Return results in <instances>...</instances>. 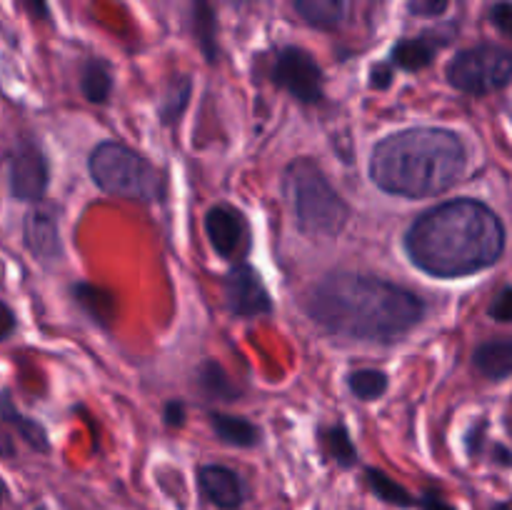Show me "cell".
Segmentation results:
<instances>
[{"instance_id": "cell-1", "label": "cell", "mask_w": 512, "mask_h": 510, "mask_svg": "<svg viewBox=\"0 0 512 510\" xmlns=\"http://www.w3.org/2000/svg\"><path fill=\"white\" fill-rule=\"evenodd\" d=\"M310 320L323 330L370 343H393L423 320L425 303L408 288L370 275H328L305 298Z\"/></svg>"}, {"instance_id": "cell-2", "label": "cell", "mask_w": 512, "mask_h": 510, "mask_svg": "<svg viewBox=\"0 0 512 510\" xmlns=\"http://www.w3.org/2000/svg\"><path fill=\"white\" fill-rule=\"evenodd\" d=\"M505 230L478 200H450L420 215L405 235L410 260L435 278H463L500 258Z\"/></svg>"}, {"instance_id": "cell-3", "label": "cell", "mask_w": 512, "mask_h": 510, "mask_svg": "<svg viewBox=\"0 0 512 510\" xmlns=\"http://www.w3.org/2000/svg\"><path fill=\"white\" fill-rule=\"evenodd\" d=\"M468 165V150L458 133L415 128L380 140L370 158V175L385 193L428 198L458 183Z\"/></svg>"}, {"instance_id": "cell-4", "label": "cell", "mask_w": 512, "mask_h": 510, "mask_svg": "<svg viewBox=\"0 0 512 510\" xmlns=\"http://www.w3.org/2000/svg\"><path fill=\"white\" fill-rule=\"evenodd\" d=\"M283 195L298 228L308 235H338L350 218L348 203L310 158H298L285 168Z\"/></svg>"}, {"instance_id": "cell-5", "label": "cell", "mask_w": 512, "mask_h": 510, "mask_svg": "<svg viewBox=\"0 0 512 510\" xmlns=\"http://www.w3.org/2000/svg\"><path fill=\"white\" fill-rule=\"evenodd\" d=\"M90 175L95 185L110 195L130 200H155L160 198L163 180L155 165L125 145L100 143L90 155Z\"/></svg>"}, {"instance_id": "cell-6", "label": "cell", "mask_w": 512, "mask_h": 510, "mask_svg": "<svg viewBox=\"0 0 512 510\" xmlns=\"http://www.w3.org/2000/svg\"><path fill=\"white\" fill-rule=\"evenodd\" d=\"M448 80L453 88L463 93H493L512 80V55L498 45H478V48L463 50L450 60Z\"/></svg>"}, {"instance_id": "cell-7", "label": "cell", "mask_w": 512, "mask_h": 510, "mask_svg": "<svg viewBox=\"0 0 512 510\" xmlns=\"http://www.w3.org/2000/svg\"><path fill=\"white\" fill-rule=\"evenodd\" d=\"M270 75H273L275 85L288 90L300 103L310 105L323 100V70L308 50L295 48V45L278 50Z\"/></svg>"}, {"instance_id": "cell-8", "label": "cell", "mask_w": 512, "mask_h": 510, "mask_svg": "<svg viewBox=\"0 0 512 510\" xmlns=\"http://www.w3.org/2000/svg\"><path fill=\"white\" fill-rule=\"evenodd\" d=\"M225 300H228V308L240 318H255L273 310V300L263 285V278L250 265H235L225 275Z\"/></svg>"}, {"instance_id": "cell-9", "label": "cell", "mask_w": 512, "mask_h": 510, "mask_svg": "<svg viewBox=\"0 0 512 510\" xmlns=\"http://www.w3.org/2000/svg\"><path fill=\"white\" fill-rule=\"evenodd\" d=\"M10 195L18 200H40L48 188V163L38 148H23L10 158Z\"/></svg>"}, {"instance_id": "cell-10", "label": "cell", "mask_w": 512, "mask_h": 510, "mask_svg": "<svg viewBox=\"0 0 512 510\" xmlns=\"http://www.w3.org/2000/svg\"><path fill=\"white\" fill-rule=\"evenodd\" d=\"M205 233H208L210 243L223 258H233V255L243 253V248L248 245V225H245L243 215L238 210L228 208V205H215V208L208 210Z\"/></svg>"}, {"instance_id": "cell-11", "label": "cell", "mask_w": 512, "mask_h": 510, "mask_svg": "<svg viewBox=\"0 0 512 510\" xmlns=\"http://www.w3.org/2000/svg\"><path fill=\"white\" fill-rule=\"evenodd\" d=\"M198 485L205 498L220 510H238L245 503L243 478L225 465H203L198 470Z\"/></svg>"}, {"instance_id": "cell-12", "label": "cell", "mask_w": 512, "mask_h": 510, "mask_svg": "<svg viewBox=\"0 0 512 510\" xmlns=\"http://www.w3.org/2000/svg\"><path fill=\"white\" fill-rule=\"evenodd\" d=\"M25 245L33 253V258L43 260V263H53L60 258L63 243H60L58 218L50 210H30L28 218H25Z\"/></svg>"}, {"instance_id": "cell-13", "label": "cell", "mask_w": 512, "mask_h": 510, "mask_svg": "<svg viewBox=\"0 0 512 510\" xmlns=\"http://www.w3.org/2000/svg\"><path fill=\"white\" fill-rule=\"evenodd\" d=\"M73 295L75 303H78L98 325H105V328H108L115 320V315H118V298H115L110 290H103L98 288V285L90 283H78L73 288Z\"/></svg>"}, {"instance_id": "cell-14", "label": "cell", "mask_w": 512, "mask_h": 510, "mask_svg": "<svg viewBox=\"0 0 512 510\" xmlns=\"http://www.w3.org/2000/svg\"><path fill=\"white\" fill-rule=\"evenodd\" d=\"M475 368L490 380H503L512 373V340H493L475 350Z\"/></svg>"}, {"instance_id": "cell-15", "label": "cell", "mask_w": 512, "mask_h": 510, "mask_svg": "<svg viewBox=\"0 0 512 510\" xmlns=\"http://www.w3.org/2000/svg\"><path fill=\"white\" fill-rule=\"evenodd\" d=\"M210 425H213L215 435H218L223 443L238 445V448H250V445L258 443L260 433L250 420L238 418V415H225V413H213L210 415Z\"/></svg>"}, {"instance_id": "cell-16", "label": "cell", "mask_w": 512, "mask_h": 510, "mask_svg": "<svg viewBox=\"0 0 512 510\" xmlns=\"http://www.w3.org/2000/svg\"><path fill=\"white\" fill-rule=\"evenodd\" d=\"M435 45L428 38L400 40L393 48V63L403 70H423L433 63Z\"/></svg>"}, {"instance_id": "cell-17", "label": "cell", "mask_w": 512, "mask_h": 510, "mask_svg": "<svg viewBox=\"0 0 512 510\" xmlns=\"http://www.w3.org/2000/svg\"><path fill=\"white\" fill-rule=\"evenodd\" d=\"M295 10L315 28H335L343 20V0H293Z\"/></svg>"}, {"instance_id": "cell-18", "label": "cell", "mask_w": 512, "mask_h": 510, "mask_svg": "<svg viewBox=\"0 0 512 510\" xmlns=\"http://www.w3.org/2000/svg\"><path fill=\"white\" fill-rule=\"evenodd\" d=\"M80 90L90 103H105L113 90V75H110L108 65L100 60H90L85 63L83 73H80Z\"/></svg>"}, {"instance_id": "cell-19", "label": "cell", "mask_w": 512, "mask_h": 510, "mask_svg": "<svg viewBox=\"0 0 512 510\" xmlns=\"http://www.w3.org/2000/svg\"><path fill=\"white\" fill-rule=\"evenodd\" d=\"M365 480H368V488L373 490V495H378L383 503L398 505V508H413L415 505L413 495H410L408 490L398 483V480H393L390 475H385L383 470L368 468L365 470Z\"/></svg>"}, {"instance_id": "cell-20", "label": "cell", "mask_w": 512, "mask_h": 510, "mask_svg": "<svg viewBox=\"0 0 512 510\" xmlns=\"http://www.w3.org/2000/svg\"><path fill=\"white\" fill-rule=\"evenodd\" d=\"M320 440H323V448L340 468H353L358 463V453H355V445L350 440L348 430L343 425H333V428H325L320 433Z\"/></svg>"}, {"instance_id": "cell-21", "label": "cell", "mask_w": 512, "mask_h": 510, "mask_svg": "<svg viewBox=\"0 0 512 510\" xmlns=\"http://www.w3.org/2000/svg\"><path fill=\"white\" fill-rule=\"evenodd\" d=\"M193 18H195V35H198V43L203 48L205 58L213 63L215 55H218V28H215V15L210 10V5L205 0H195L193 8Z\"/></svg>"}, {"instance_id": "cell-22", "label": "cell", "mask_w": 512, "mask_h": 510, "mask_svg": "<svg viewBox=\"0 0 512 510\" xmlns=\"http://www.w3.org/2000/svg\"><path fill=\"white\" fill-rule=\"evenodd\" d=\"M0 415H3L5 423H13L15 428L20 430V435H23L35 450H48V438H45L43 428H40L38 423H33V420L23 418V415L13 408L8 393H0Z\"/></svg>"}, {"instance_id": "cell-23", "label": "cell", "mask_w": 512, "mask_h": 510, "mask_svg": "<svg viewBox=\"0 0 512 510\" xmlns=\"http://www.w3.org/2000/svg\"><path fill=\"white\" fill-rule=\"evenodd\" d=\"M198 383H200V390H203L208 398H218V400L238 398V390L233 388V383H230V378L225 375V370L220 368L218 363H205L203 368L198 370Z\"/></svg>"}, {"instance_id": "cell-24", "label": "cell", "mask_w": 512, "mask_h": 510, "mask_svg": "<svg viewBox=\"0 0 512 510\" xmlns=\"http://www.w3.org/2000/svg\"><path fill=\"white\" fill-rule=\"evenodd\" d=\"M350 390L360 400H378L388 390V375L383 370H355L348 378Z\"/></svg>"}, {"instance_id": "cell-25", "label": "cell", "mask_w": 512, "mask_h": 510, "mask_svg": "<svg viewBox=\"0 0 512 510\" xmlns=\"http://www.w3.org/2000/svg\"><path fill=\"white\" fill-rule=\"evenodd\" d=\"M190 100V80L178 78L168 88V93L163 95V103H160V118L163 123H175L180 118V113L185 110Z\"/></svg>"}, {"instance_id": "cell-26", "label": "cell", "mask_w": 512, "mask_h": 510, "mask_svg": "<svg viewBox=\"0 0 512 510\" xmlns=\"http://www.w3.org/2000/svg\"><path fill=\"white\" fill-rule=\"evenodd\" d=\"M490 318L498 323H512V288H503L490 303Z\"/></svg>"}, {"instance_id": "cell-27", "label": "cell", "mask_w": 512, "mask_h": 510, "mask_svg": "<svg viewBox=\"0 0 512 510\" xmlns=\"http://www.w3.org/2000/svg\"><path fill=\"white\" fill-rule=\"evenodd\" d=\"M448 3L450 0H410L408 10L420 18H438L448 10Z\"/></svg>"}, {"instance_id": "cell-28", "label": "cell", "mask_w": 512, "mask_h": 510, "mask_svg": "<svg viewBox=\"0 0 512 510\" xmlns=\"http://www.w3.org/2000/svg\"><path fill=\"white\" fill-rule=\"evenodd\" d=\"M490 20H493L495 28L500 33H505L512 40V5L510 3H498L490 10Z\"/></svg>"}, {"instance_id": "cell-29", "label": "cell", "mask_w": 512, "mask_h": 510, "mask_svg": "<svg viewBox=\"0 0 512 510\" xmlns=\"http://www.w3.org/2000/svg\"><path fill=\"white\" fill-rule=\"evenodd\" d=\"M420 510H455V508L443 498V495L425 493L423 498H420Z\"/></svg>"}, {"instance_id": "cell-30", "label": "cell", "mask_w": 512, "mask_h": 510, "mask_svg": "<svg viewBox=\"0 0 512 510\" xmlns=\"http://www.w3.org/2000/svg\"><path fill=\"white\" fill-rule=\"evenodd\" d=\"M10 455H15L13 438H10V430L0 423V458H10Z\"/></svg>"}, {"instance_id": "cell-31", "label": "cell", "mask_w": 512, "mask_h": 510, "mask_svg": "<svg viewBox=\"0 0 512 510\" xmlns=\"http://www.w3.org/2000/svg\"><path fill=\"white\" fill-rule=\"evenodd\" d=\"M390 80H393V75H390V68H385V65H378V68L373 70L370 85H373V88H388Z\"/></svg>"}, {"instance_id": "cell-32", "label": "cell", "mask_w": 512, "mask_h": 510, "mask_svg": "<svg viewBox=\"0 0 512 510\" xmlns=\"http://www.w3.org/2000/svg\"><path fill=\"white\" fill-rule=\"evenodd\" d=\"M13 325H15L13 313H10V310L0 303V338H5V335L10 333V330H13Z\"/></svg>"}, {"instance_id": "cell-33", "label": "cell", "mask_w": 512, "mask_h": 510, "mask_svg": "<svg viewBox=\"0 0 512 510\" xmlns=\"http://www.w3.org/2000/svg\"><path fill=\"white\" fill-rule=\"evenodd\" d=\"M165 420L170 425H183V403H170L165 410Z\"/></svg>"}, {"instance_id": "cell-34", "label": "cell", "mask_w": 512, "mask_h": 510, "mask_svg": "<svg viewBox=\"0 0 512 510\" xmlns=\"http://www.w3.org/2000/svg\"><path fill=\"white\" fill-rule=\"evenodd\" d=\"M35 18H48V3L45 0H25Z\"/></svg>"}, {"instance_id": "cell-35", "label": "cell", "mask_w": 512, "mask_h": 510, "mask_svg": "<svg viewBox=\"0 0 512 510\" xmlns=\"http://www.w3.org/2000/svg\"><path fill=\"white\" fill-rule=\"evenodd\" d=\"M3 500H5V483L0 480V505H3Z\"/></svg>"}, {"instance_id": "cell-36", "label": "cell", "mask_w": 512, "mask_h": 510, "mask_svg": "<svg viewBox=\"0 0 512 510\" xmlns=\"http://www.w3.org/2000/svg\"><path fill=\"white\" fill-rule=\"evenodd\" d=\"M495 510H512V505L510 503H500V505H495Z\"/></svg>"}]
</instances>
